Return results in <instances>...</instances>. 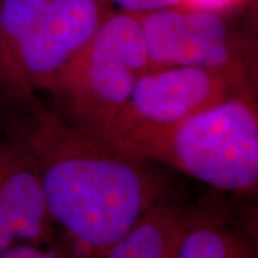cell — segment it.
Returning a JSON list of instances; mask_svg holds the SVG:
<instances>
[{"mask_svg":"<svg viewBox=\"0 0 258 258\" xmlns=\"http://www.w3.org/2000/svg\"><path fill=\"white\" fill-rule=\"evenodd\" d=\"M9 141L36 171L52 221L81 258H98L165 197L147 161L112 148L33 96Z\"/></svg>","mask_w":258,"mask_h":258,"instance_id":"1","label":"cell"},{"mask_svg":"<svg viewBox=\"0 0 258 258\" xmlns=\"http://www.w3.org/2000/svg\"><path fill=\"white\" fill-rule=\"evenodd\" d=\"M149 71L138 19L113 9L46 91L59 102L62 116L95 135L116 118L137 81Z\"/></svg>","mask_w":258,"mask_h":258,"instance_id":"2","label":"cell"},{"mask_svg":"<svg viewBox=\"0 0 258 258\" xmlns=\"http://www.w3.org/2000/svg\"><path fill=\"white\" fill-rule=\"evenodd\" d=\"M214 188L255 194L258 111L252 91L232 93L191 115L158 145L152 159Z\"/></svg>","mask_w":258,"mask_h":258,"instance_id":"3","label":"cell"},{"mask_svg":"<svg viewBox=\"0 0 258 258\" xmlns=\"http://www.w3.org/2000/svg\"><path fill=\"white\" fill-rule=\"evenodd\" d=\"M227 76L197 68L149 71L139 78L123 108L95 137L141 161L186 118L232 93L247 92Z\"/></svg>","mask_w":258,"mask_h":258,"instance_id":"4","label":"cell"},{"mask_svg":"<svg viewBox=\"0 0 258 258\" xmlns=\"http://www.w3.org/2000/svg\"><path fill=\"white\" fill-rule=\"evenodd\" d=\"M134 15L142 29L151 71L197 68L252 91L255 40L231 26L227 15L184 8Z\"/></svg>","mask_w":258,"mask_h":258,"instance_id":"5","label":"cell"},{"mask_svg":"<svg viewBox=\"0 0 258 258\" xmlns=\"http://www.w3.org/2000/svg\"><path fill=\"white\" fill-rule=\"evenodd\" d=\"M108 0H49L19 46L0 103L20 106L46 91L111 15Z\"/></svg>","mask_w":258,"mask_h":258,"instance_id":"6","label":"cell"},{"mask_svg":"<svg viewBox=\"0 0 258 258\" xmlns=\"http://www.w3.org/2000/svg\"><path fill=\"white\" fill-rule=\"evenodd\" d=\"M0 214L18 244H50L55 224L36 171L10 141L0 139Z\"/></svg>","mask_w":258,"mask_h":258,"instance_id":"7","label":"cell"},{"mask_svg":"<svg viewBox=\"0 0 258 258\" xmlns=\"http://www.w3.org/2000/svg\"><path fill=\"white\" fill-rule=\"evenodd\" d=\"M195 214L159 200L98 258H175Z\"/></svg>","mask_w":258,"mask_h":258,"instance_id":"8","label":"cell"},{"mask_svg":"<svg viewBox=\"0 0 258 258\" xmlns=\"http://www.w3.org/2000/svg\"><path fill=\"white\" fill-rule=\"evenodd\" d=\"M47 3L49 0H0V98L19 46Z\"/></svg>","mask_w":258,"mask_h":258,"instance_id":"9","label":"cell"},{"mask_svg":"<svg viewBox=\"0 0 258 258\" xmlns=\"http://www.w3.org/2000/svg\"><path fill=\"white\" fill-rule=\"evenodd\" d=\"M242 238L217 217L195 215L175 258H230Z\"/></svg>","mask_w":258,"mask_h":258,"instance_id":"10","label":"cell"},{"mask_svg":"<svg viewBox=\"0 0 258 258\" xmlns=\"http://www.w3.org/2000/svg\"><path fill=\"white\" fill-rule=\"evenodd\" d=\"M112 6L118 5L129 13H148L169 8H184L185 0H108Z\"/></svg>","mask_w":258,"mask_h":258,"instance_id":"11","label":"cell"},{"mask_svg":"<svg viewBox=\"0 0 258 258\" xmlns=\"http://www.w3.org/2000/svg\"><path fill=\"white\" fill-rule=\"evenodd\" d=\"M0 258H69L60 249L42 248L40 245L20 242L0 252Z\"/></svg>","mask_w":258,"mask_h":258,"instance_id":"12","label":"cell"},{"mask_svg":"<svg viewBox=\"0 0 258 258\" xmlns=\"http://www.w3.org/2000/svg\"><path fill=\"white\" fill-rule=\"evenodd\" d=\"M249 0H185L184 9L204 10L220 15H228L234 10L240 9Z\"/></svg>","mask_w":258,"mask_h":258,"instance_id":"13","label":"cell"}]
</instances>
